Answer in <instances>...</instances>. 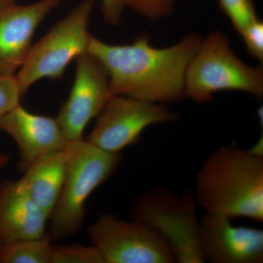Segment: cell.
I'll use <instances>...</instances> for the list:
<instances>
[{
	"label": "cell",
	"instance_id": "obj_1",
	"mask_svg": "<svg viewBox=\"0 0 263 263\" xmlns=\"http://www.w3.org/2000/svg\"><path fill=\"white\" fill-rule=\"evenodd\" d=\"M202 41L190 34L174 46L157 48L146 34L129 45L108 44L91 37L87 52L106 70L113 95L163 104L185 97L186 70Z\"/></svg>",
	"mask_w": 263,
	"mask_h": 263
},
{
	"label": "cell",
	"instance_id": "obj_2",
	"mask_svg": "<svg viewBox=\"0 0 263 263\" xmlns=\"http://www.w3.org/2000/svg\"><path fill=\"white\" fill-rule=\"evenodd\" d=\"M262 141L251 149L224 145L208 156L193 193L206 214L262 222Z\"/></svg>",
	"mask_w": 263,
	"mask_h": 263
},
{
	"label": "cell",
	"instance_id": "obj_3",
	"mask_svg": "<svg viewBox=\"0 0 263 263\" xmlns=\"http://www.w3.org/2000/svg\"><path fill=\"white\" fill-rule=\"evenodd\" d=\"M120 154L100 149L87 141L69 142L65 181L50 219V238L60 239L77 233L84 222L85 203L98 186L115 172Z\"/></svg>",
	"mask_w": 263,
	"mask_h": 263
},
{
	"label": "cell",
	"instance_id": "obj_4",
	"mask_svg": "<svg viewBox=\"0 0 263 263\" xmlns=\"http://www.w3.org/2000/svg\"><path fill=\"white\" fill-rule=\"evenodd\" d=\"M239 91L261 99L263 96L262 67L245 64L230 48L221 32L202 40L190 62L185 76V96L197 103H208L214 93Z\"/></svg>",
	"mask_w": 263,
	"mask_h": 263
},
{
	"label": "cell",
	"instance_id": "obj_5",
	"mask_svg": "<svg viewBox=\"0 0 263 263\" xmlns=\"http://www.w3.org/2000/svg\"><path fill=\"white\" fill-rule=\"evenodd\" d=\"M95 0H84L59 21L35 44L15 76L22 97L37 81L61 79L67 66L88 51L89 32Z\"/></svg>",
	"mask_w": 263,
	"mask_h": 263
},
{
	"label": "cell",
	"instance_id": "obj_6",
	"mask_svg": "<svg viewBox=\"0 0 263 263\" xmlns=\"http://www.w3.org/2000/svg\"><path fill=\"white\" fill-rule=\"evenodd\" d=\"M194 193L181 197L163 188L150 190L138 199L136 220L148 224L168 241L179 263H202L199 222Z\"/></svg>",
	"mask_w": 263,
	"mask_h": 263
},
{
	"label": "cell",
	"instance_id": "obj_7",
	"mask_svg": "<svg viewBox=\"0 0 263 263\" xmlns=\"http://www.w3.org/2000/svg\"><path fill=\"white\" fill-rule=\"evenodd\" d=\"M90 239L105 263H174L176 255L167 240L152 227L104 214L89 229Z\"/></svg>",
	"mask_w": 263,
	"mask_h": 263
},
{
	"label": "cell",
	"instance_id": "obj_8",
	"mask_svg": "<svg viewBox=\"0 0 263 263\" xmlns=\"http://www.w3.org/2000/svg\"><path fill=\"white\" fill-rule=\"evenodd\" d=\"M176 118L177 114L163 104L113 95L98 116L86 141L105 152L119 154L137 143L147 127Z\"/></svg>",
	"mask_w": 263,
	"mask_h": 263
},
{
	"label": "cell",
	"instance_id": "obj_9",
	"mask_svg": "<svg viewBox=\"0 0 263 263\" xmlns=\"http://www.w3.org/2000/svg\"><path fill=\"white\" fill-rule=\"evenodd\" d=\"M76 60L75 81L56 118L68 142L83 140L90 121L113 96L107 71L98 59L86 52Z\"/></svg>",
	"mask_w": 263,
	"mask_h": 263
},
{
	"label": "cell",
	"instance_id": "obj_10",
	"mask_svg": "<svg viewBox=\"0 0 263 263\" xmlns=\"http://www.w3.org/2000/svg\"><path fill=\"white\" fill-rule=\"evenodd\" d=\"M233 219L204 214L199 222V246L204 262L262 263L263 230L235 226Z\"/></svg>",
	"mask_w": 263,
	"mask_h": 263
},
{
	"label": "cell",
	"instance_id": "obj_11",
	"mask_svg": "<svg viewBox=\"0 0 263 263\" xmlns=\"http://www.w3.org/2000/svg\"><path fill=\"white\" fill-rule=\"evenodd\" d=\"M60 4V0H40L0 8V75L16 74L28 56L36 29Z\"/></svg>",
	"mask_w": 263,
	"mask_h": 263
},
{
	"label": "cell",
	"instance_id": "obj_12",
	"mask_svg": "<svg viewBox=\"0 0 263 263\" xmlns=\"http://www.w3.org/2000/svg\"><path fill=\"white\" fill-rule=\"evenodd\" d=\"M0 130L16 143L20 153L18 168L22 172L65 150L69 143L57 119L31 113L20 104L0 120Z\"/></svg>",
	"mask_w": 263,
	"mask_h": 263
},
{
	"label": "cell",
	"instance_id": "obj_13",
	"mask_svg": "<svg viewBox=\"0 0 263 263\" xmlns=\"http://www.w3.org/2000/svg\"><path fill=\"white\" fill-rule=\"evenodd\" d=\"M48 219L17 181L0 184V245L43 238Z\"/></svg>",
	"mask_w": 263,
	"mask_h": 263
},
{
	"label": "cell",
	"instance_id": "obj_14",
	"mask_svg": "<svg viewBox=\"0 0 263 263\" xmlns=\"http://www.w3.org/2000/svg\"><path fill=\"white\" fill-rule=\"evenodd\" d=\"M67 164V146L32 164L24 171L23 177L16 181L49 219L62 192Z\"/></svg>",
	"mask_w": 263,
	"mask_h": 263
},
{
	"label": "cell",
	"instance_id": "obj_15",
	"mask_svg": "<svg viewBox=\"0 0 263 263\" xmlns=\"http://www.w3.org/2000/svg\"><path fill=\"white\" fill-rule=\"evenodd\" d=\"M51 239L21 240L0 245V263H51Z\"/></svg>",
	"mask_w": 263,
	"mask_h": 263
},
{
	"label": "cell",
	"instance_id": "obj_16",
	"mask_svg": "<svg viewBox=\"0 0 263 263\" xmlns=\"http://www.w3.org/2000/svg\"><path fill=\"white\" fill-rule=\"evenodd\" d=\"M51 263H105V261L95 246H58L52 247Z\"/></svg>",
	"mask_w": 263,
	"mask_h": 263
},
{
	"label": "cell",
	"instance_id": "obj_17",
	"mask_svg": "<svg viewBox=\"0 0 263 263\" xmlns=\"http://www.w3.org/2000/svg\"><path fill=\"white\" fill-rule=\"evenodd\" d=\"M219 5L240 34L258 19L252 0H219Z\"/></svg>",
	"mask_w": 263,
	"mask_h": 263
},
{
	"label": "cell",
	"instance_id": "obj_18",
	"mask_svg": "<svg viewBox=\"0 0 263 263\" xmlns=\"http://www.w3.org/2000/svg\"><path fill=\"white\" fill-rule=\"evenodd\" d=\"M177 0H124L125 5L146 18L157 20L172 13Z\"/></svg>",
	"mask_w": 263,
	"mask_h": 263
},
{
	"label": "cell",
	"instance_id": "obj_19",
	"mask_svg": "<svg viewBox=\"0 0 263 263\" xmlns=\"http://www.w3.org/2000/svg\"><path fill=\"white\" fill-rule=\"evenodd\" d=\"M22 98L15 76L0 75V120L20 104Z\"/></svg>",
	"mask_w": 263,
	"mask_h": 263
},
{
	"label": "cell",
	"instance_id": "obj_20",
	"mask_svg": "<svg viewBox=\"0 0 263 263\" xmlns=\"http://www.w3.org/2000/svg\"><path fill=\"white\" fill-rule=\"evenodd\" d=\"M243 38L249 54L263 62V23L262 21L256 20L240 33Z\"/></svg>",
	"mask_w": 263,
	"mask_h": 263
},
{
	"label": "cell",
	"instance_id": "obj_21",
	"mask_svg": "<svg viewBox=\"0 0 263 263\" xmlns=\"http://www.w3.org/2000/svg\"><path fill=\"white\" fill-rule=\"evenodd\" d=\"M102 13L107 24L117 25L125 6L124 0H101Z\"/></svg>",
	"mask_w": 263,
	"mask_h": 263
},
{
	"label": "cell",
	"instance_id": "obj_22",
	"mask_svg": "<svg viewBox=\"0 0 263 263\" xmlns=\"http://www.w3.org/2000/svg\"><path fill=\"white\" fill-rule=\"evenodd\" d=\"M9 162V157L5 154L0 153V168L5 167Z\"/></svg>",
	"mask_w": 263,
	"mask_h": 263
},
{
	"label": "cell",
	"instance_id": "obj_23",
	"mask_svg": "<svg viewBox=\"0 0 263 263\" xmlns=\"http://www.w3.org/2000/svg\"><path fill=\"white\" fill-rule=\"evenodd\" d=\"M14 3L15 0H0V8L5 6V5L12 4V3Z\"/></svg>",
	"mask_w": 263,
	"mask_h": 263
}]
</instances>
